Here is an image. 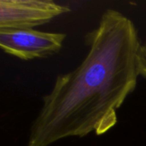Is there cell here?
<instances>
[{"instance_id": "1", "label": "cell", "mask_w": 146, "mask_h": 146, "mask_svg": "<svg viewBox=\"0 0 146 146\" xmlns=\"http://www.w3.org/2000/svg\"><path fill=\"white\" fill-rule=\"evenodd\" d=\"M89 48L73 71L59 74L33 121L27 146H50L91 133L100 136L117 123L116 111L135 90L141 45L134 23L109 9L88 33Z\"/></svg>"}, {"instance_id": "2", "label": "cell", "mask_w": 146, "mask_h": 146, "mask_svg": "<svg viewBox=\"0 0 146 146\" xmlns=\"http://www.w3.org/2000/svg\"><path fill=\"white\" fill-rule=\"evenodd\" d=\"M69 11L52 0H0V30L33 29Z\"/></svg>"}, {"instance_id": "3", "label": "cell", "mask_w": 146, "mask_h": 146, "mask_svg": "<svg viewBox=\"0 0 146 146\" xmlns=\"http://www.w3.org/2000/svg\"><path fill=\"white\" fill-rule=\"evenodd\" d=\"M66 38L62 33H47L35 29L0 30V48L21 60L45 58L58 53Z\"/></svg>"}, {"instance_id": "4", "label": "cell", "mask_w": 146, "mask_h": 146, "mask_svg": "<svg viewBox=\"0 0 146 146\" xmlns=\"http://www.w3.org/2000/svg\"><path fill=\"white\" fill-rule=\"evenodd\" d=\"M138 66L139 75L146 79V40L141 44L138 54Z\"/></svg>"}]
</instances>
